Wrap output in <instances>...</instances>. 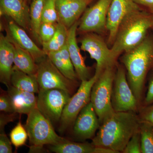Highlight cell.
I'll use <instances>...</instances> for the list:
<instances>
[{"label": "cell", "instance_id": "9a60e30c", "mask_svg": "<svg viewBox=\"0 0 153 153\" xmlns=\"http://www.w3.org/2000/svg\"><path fill=\"white\" fill-rule=\"evenodd\" d=\"M7 36L11 41L28 51L37 64L47 56L44 50L39 48L30 38L25 30L13 20L9 21L8 23Z\"/></svg>", "mask_w": 153, "mask_h": 153}, {"label": "cell", "instance_id": "5bb4252c", "mask_svg": "<svg viewBox=\"0 0 153 153\" xmlns=\"http://www.w3.org/2000/svg\"><path fill=\"white\" fill-rule=\"evenodd\" d=\"M91 1L89 0H56L58 22L69 29L77 22Z\"/></svg>", "mask_w": 153, "mask_h": 153}, {"label": "cell", "instance_id": "d6a6232c", "mask_svg": "<svg viewBox=\"0 0 153 153\" xmlns=\"http://www.w3.org/2000/svg\"><path fill=\"white\" fill-rule=\"evenodd\" d=\"M0 111L5 113H13V109L12 106L10 98L7 92L1 93L0 96Z\"/></svg>", "mask_w": 153, "mask_h": 153}, {"label": "cell", "instance_id": "7c38bea8", "mask_svg": "<svg viewBox=\"0 0 153 153\" xmlns=\"http://www.w3.org/2000/svg\"><path fill=\"white\" fill-rule=\"evenodd\" d=\"M140 9L134 0H112L107 17L108 44H113L119 27L123 19L128 14Z\"/></svg>", "mask_w": 153, "mask_h": 153}, {"label": "cell", "instance_id": "8fae6325", "mask_svg": "<svg viewBox=\"0 0 153 153\" xmlns=\"http://www.w3.org/2000/svg\"><path fill=\"white\" fill-rule=\"evenodd\" d=\"M112 0H98L84 11L77 28L79 33H101L106 30L107 17Z\"/></svg>", "mask_w": 153, "mask_h": 153}, {"label": "cell", "instance_id": "e0dca14e", "mask_svg": "<svg viewBox=\"0 0 153 153\" xmlns=\"http://www.w3.org/2000/svg\"><path fill=\"white\" fill-rule=\"evenodd\" d=\"M79 24L77 21L68 29L66 44L77 78L82 81L88 80L91 77H90L89 69L85 65L84 58L80 53V48L77 44L76 33Z\"/></svg>", "mask_w": 153, "mask_h": 153}, {"label": "cell", "instance_id": "52a82bcc", "mask_svg": "<svg viewBox=\"0 0 153 153\" xmlns=\"http://www.w3.org/2000/svg\"><path fill=\"white\" fill-rule=\"evenodd\" d=\"M99 76L94 74L90 79L81 81L76 93L70 97L63 109L60 120V132L63 133L74 124L81 110L90 102L91 88Z\"/></svg>", "mask_w": 153, "mask_h": 153}, {"label": "cell", "instance_id": "6da1fadb", "mask_svg": "<svg viewBox=\"0 0 153 153\" xmlns=\"http://www.w3.org/2000/svg\"><path fill=\"white\" fill-rule=\"evenodd\" d=\"M140 123L137 112L114 111L100 124L91 143L115 153H122L131 138L139 130Z\"/></svg>", "mask_w": 153, "mask_h": 153}, {"label": "cell", "instance_id": "d4e9b609", "mask_svg": "<svg viewBox=\"0 0 153 153\" xmlns=\"http://www.w3.org/2000/svg\"><path fill=\"white\" fill-rule=\"evenodd\" d=\"M45 0H32L30 8V27L32 35L41 44L39 30L42 23V11Z\"/></svg>", "mask_w": 153, "mask_h": 153}, {"label": "cell", "instance_id": "f546056e", "mask_svg": "<svg viewBox=\"0 0 153 153\" xmlns=\"http://www.w3.org/2000/svg\"><path fill=\"white\" fill-rule=\"evenodd\" d=\"M122 153H142L141 136L140 130L135 133L131 138Z\"/></svg>", "mask_w": 153, "mask_h": 153}, {"label": "cell", "instance_id": "ba28073f", "mask_svg": "<svg viewBox=\"0 0 153 153\" xmlns=\"http://www.w3.org/2000/svg\"><path fill=\"white\" fill-rule=\"evenodd\" d=\"M37 97V108L52 123L60 120L71 94L57 88L40 89Z\"/></svg>", "mask_w": 153, "mask_h": 153}, {"label": "cell", "instance_id": "8992f818", "mask_svg": "<svg viewBox=\"0 0 153 153\" xmlns=\"http://www.w3.org/2000/svg\"><path fill=\"white\" fill-rule=\"evenodd\" d=\"M111 104L114 111L137 112L140 105L129 85L125 67L117 65L111 97Z\"/></svg>", "mask_w": 153, "mask_h": 153}, {"label": "cell", "instance_id": "e575fe53", "mask_svg": "<svg viewBox=\"0 0 153 153\" xmlns=\"http://www.w3.org/2000/svg\"><path fill=\"white\" fill-rule=\"evenodd\" d=\"M16 113H10L9 114H1L0 115V131L1 132H4L5 126L8 123L13 121L16 117Z\"/></svg>", "mask_w": 153, "mask_h": 153}, {"label": "cell", "instance_id": "ac0fdd59", "mask_svg": "<svg viewBox=\"0 0 153 153\" xmlns=\"http://www.w3.org/2000/svg\"><path fill=\"white\" fill-rule=\"evenodd\" d=\"M14 46L7 36L0 35V81L8 87L13 71Z\"/></svg>", "mask_w": 153, "mask_h": 153}, {"label": "cell", "instance_id": "83f0119b", "mask_svg": "<svg viewBox=\"0 0 153 153\" xmlns=\"http://www.w3.org/2000/svg\"><path fill=\"white\" fill-rule=\"evenodd\" d=\"M42 19V22L56 24L58 22L56 0H45Z\"/></svg>", "mask_w": 153, "mask_h": 153}, {"label": "cell", "instance_id": "f35d334b", "mask_svg": "<svg viewBox=\"0 0 153 153\" xmlns=\"http://www.w3.org/2000/svg\"></svg>", "mask_w": 153, "mask_h": 153}, {"label": "cell", "instance_id": "ffe728a7", "mask_svg": "<svg viewBox=\"0 0 153 153\" xmlns=\"http://www.w3.org/2000/svg\"><path fill=\"white\" fill-rule=\"evenodd\" d=\"M50 149L56 153H115L109 149L96 147L91 143L73 142L67 140L51 146Z\"/></svg>", "mask_w": 153, "mask_h": 153}, {"label": "cell", "instance_id": "484cf974", "mask_svg": "<svg viewBox=\"0 0 153 153\" xmlns=\"http://www.w3.org/2000/svg\"><path fill=\"white\" fill-rule=\"evenodd\" d=\"M140 131L142 153H153V126L141 122Z\"/></svg>", "mask_w": 153, "mask_h": 153}, {"label": "cell", "instance_id": "7402d4cb", "mask_svg": "<svg viewBox=\"0 0 153 153\" xmlns=\"http://www.w3.org/2000/svg\"><path fill=\"white\" fill-rule=\"evenodd\" d=\"M10 41L14 46V62L13 69L19 70L29 75H36L38 65L32 55L15 42Z\"/></svg>", "mask_w": 153, "mask_h": 153}, {"label": "cell", "instance_id": "277c9868", "mask_svg": "<svg viewBox=\"0 0 153 153\" xmlns=\"http://www.w3.org/2000/svg\"><path fill=\"white\" fill-rule=\"evenodd\" d=\"M25 127L30 140L29 152L42 151L45 145H57L66 140L56 133L51 121L37 108L28 114Z\"/></svg>", "mask_w": 153, "mask_h": 153}, {"label": "cell", "instance_id": "f1b7e54d", "mask_svg": "<svg viewBox=\"0 0 153 153\" xmlns=\"http://www.w3.org/2000/svg\"><path fill=\"white\" fill-rule=\"evenodd\" d=\"M56 24L42 22L39 30L41 44L49 42L53 38L56 30Z\"/></svg>", "mask_w": 153, "mask_h": 153}, {"label": "cell", "instance_id": "7a4b0ae2", "mask_svg": "<svg viewBox=\"0 0 153 153\" xmlns=\"http://www.w3.org/2000/svg\"><path fill=\"white\" fill-rule=\"evenodd\" d=\"M120 60L126 71L129 85L141 107L146 79L153 68V40L146 37L137 47L124 52Z\"/></svg>", "mask_w": 153, "mask_h": 153}, {"label": "cell", "instance_id": "4fadbf2b", "mask_svg": "<svg viewBox=\"0 0 153 153\" xmlns=\"http://www.w3.org/2000/svg\"><path fill=\"white\" fill-rule=\"evenodd\" d=\"M100 124L93 105L90 102L79 112L73 126V132L76 137L85 140L92 139Z\"/></svg>", "mask_w": 153, "mask_h": 153}, {"label": "cell", "instance_id": "44dd1931", "mask_svg": "<svg viewBox=\"0 0 153 153\" xmlns=\"http://www.w3.org/2000/svg\"><path fill=\"white\" fill-rule=\"evenodd\" d=\"M47 55L64 76L73 81L76 80L77 76L70 58L67 44L62 49L49 52Z\"/></svg>", "mask_w": 153, "mask_h": 153}, {"label": "cell", "instance_id": "9c48e42d", "mask_svg": "<svg viewBox=\"0 0 153 153\" xmlns=\"http://www.w3.org/2000/svg\"><path fill=\"white\" fill-rule=\"evenodd\" d=\"M80 49L88 52L91 58L95 60V74L100 76L102 71L109 66L117 65L113 59L111 49L103 39L94 33H85L80 41Z\"/></svg>", "mask_w": 153, "mask_h": 153}, {"label": "cell", "instance_id": "30bf717a", "mask_svg": "<svg viewBox=\"0 0 153 153\" xmlns=\"http://www.w3.org/2000/svg\"><path fill=\"white\" fill-rule=\"evenodd\" d=\"M38 65L36 76L40 89H62L71 94L74 89V81L68 79L46 56Z\"/></svg>", "mask_w": 153, "mask_h": 153}, {"label": "cell", "instance_id": "1f68e13d", "mask_svg": "<svg viewBox=\"0 0 153 153\" xmlns=\"http://www.w3.org/2000/svg\"><path fill=\"white\" fill-rule=\"evenodd\" d=\"M148 77L147 92L142 106H146L153 103V68L150 71Z\"/></svg>", "mask_w": 153, "mask_h": 153}, {"label": "cell", "instance_id": "2e32d148", "mask_svg": "<svg viewBox=\"0 0 153 153\" xmlns=\"http://www.w3.org/2000/svg\"><path fill=\"white\" fill-rule=\"evenodd\" d=\"M26 0H0L1 16L10 17L24 30L31 31L30 8Z\"/></svg>", "mask_w": 153, "mask_h": 153}, {"label": "cell", "instance_id": "d590c367", "mask_svg": "<svg viewBox=\"0 0 153 153\" xmlns=\"http://www.w3.org/2000/svg\"><path fill=\"white\" fill-rule=\"evenodd\" d=\"M134 1L137 4L141 5L153 10V0H134Z\"/></svg>", "mask_w": 153, "mask_h": 153}, {"label": "cell", "instance_id": "836d02e7", "mask_svg": "<svg viewBox=\"0 0 153 153\" xmlns=\"http://www.w3.org/2000/svg\"><path fill=\"white\" fill-rule=\"evenodd\" d=\"M12 143L4 131L1 132L0 134V153H13Z\"/></svg>", "mask_w": 153, "mask_h": 153}, {"label": "cell", "instance_id": "4316f807", "mask_svg": "<svg viewBox=\"0 0 153 153\" xmlns=\"http://www.w3.org/2000/svg\"><path fill=\"white\" fill-rule=\"evenodd\" d=\"M11 142L16 149L26 143L28 135L25 126L19 121L16 125L11 131L10 134Z\"/></svg>", "mask_w": 153, "mask_h": 153}, {"label": "cell", "instance_id": "603a6c76", "mask_svg": "<svg viewBox=\"0 0 153 153\" xmlns=\"http://www.w3.org/2000/svg\"><path fill=\"white\" fill-rule=\"evenodd\" d=\"M11 84L20 90L38 94L40 90L36 75H32L16 69H13Z\"/></svg>", "mask_w": 153, "mask_h": 153}, {"label": "cell", "instance_id": "3957f363", "mask_svg": "<svg viewBox=\"0 0 153 153\" xmlns=\"http://www.w3.org/2000/svg\"><path fill=\"white\" fill-rule=\"evenodd\" d=\"M152 26V14L148 12L140 9L128 14L120 23L110 49L113 59L117 61L121 54L140 44Z\"/></svg>", "mask_w": 153, "mask_h": 153}, {"label": "cell", "instance_id": "cb8c5ba5", "mask_svg": "<svg viewBox=\"0 0 153 153\" xmlns=\"http://www.w3.org/2000/svg\"><path fill=\"white\" fill-rule=\"evenodd\" d=\"M68 30L62 23L57 22L56 31L53 38L49 42L42 44V49L47 55L49 52L60 50L66 45Z\"/></svg>", "mask_w": 153, "mask_h": 153}, {"label": "cell", "instance_id": "74e56055", "mask_svg": "<svg viewBox=\"0 0 153 153\" xmlns=\"http://www.w3.org/2000/svg\"><path fill=\"white\" fill-rule=\"evenodd\" d=\"M89 1H92V0H89Z\"/></svg>", "mask_w": 153, "mask_h": 153}, {"label": "cell", "instance_id": "d6986e66", "mask_svg": "<svg viewBox=\"0 0 153 153\" xmlns=\"http://www.w3.org/2000/svg\"><path fill=\"white\" fill-rule=\"evenodd\" d=\"M7 88L14 112L27 115L37 108L38 97L35 93L20 90L12 85Z\"/></svg>", "mask_w": 153, "mask_h": 153}, {"label": "cell", "instance_id": "4dcf8cb0", "mask_svg": "<svg viewBox=\"0 0 153 153\" xmlns=\"http://www.w3.org/2000/svg\"><path fill=\"white\" fill-rule=\"evenodd\" d=\"M139 112L140 122L146 123L153 126V103L146 106H141Z\"/></svg>", "mask_w": 153, "mask_h": 153}, {"label": "cell", "instance_id": "8d00e7d4", "mask_svg": "<svg viewBox=\"0 0 153 153\" xmlns=\"http://www.w3.org/2000/svg\"><path fill=\"white\" fill-rule=\"evenodd\" d=\"M152 11V13H151V14H152V19H153V26H152V27H153V10H151Z\"/></svg>", "mask_w": 153, "mask_h": 153}, {"label": "cell", "instance_id": "5b68a950", "mask_svg": "<svg viewBox=\"0 0 153 153\" xmlns=\"http://www.w3.org/2000/svg\"><path fill=\"white\" fill-rule=\"evenodd\" d=\"M117 65L105 68L91 88L90 102L93 105L100 124L114 111L111 104V97Z\"/></svg>", "mask_w": 153, "mask_h": 153}]
</instances>
